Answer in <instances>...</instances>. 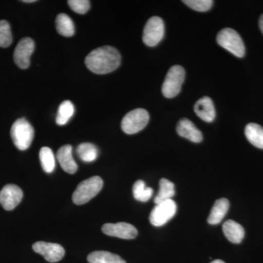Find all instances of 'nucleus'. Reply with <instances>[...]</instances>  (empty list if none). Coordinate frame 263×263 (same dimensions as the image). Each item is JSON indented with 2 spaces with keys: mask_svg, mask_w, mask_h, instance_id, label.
<instances>
[{
  "mask_svg": "<svg viewBox=\"0 0 263 263\" xmlns=\"http://www.w3.org/2000/svg\"><path fill=\"white\" fill-rule=\"evenodd\" d=\"M122 57L117 48L110 46L96 48L90 52L85 60V64L94 73H110L121 65Z\"/></svg>",
  "mask_w": 263,
  "mask_h": 263,
  "instance_id": "nucleus-1",
  "label": "nucleus"
},
{
  "mask_svg": "<svg viewBox=\"0 0 263 263\" xmlns=\"http://www.w3.org/2000/svg\"><path fill=\"white\" fill-rule=\"evenodd\" d=\"M10 136L17 148L21 151L27 150L34 139V128L27 119L21 118L13 123L10 129Z\"/></svg>",
  "mask_w": 263,
  "mask_h": 263,
  "instance_id": "nucleus-2",
  "label": "nucleus"
},
{
  "mask_svg": "<svg viewBox=\"0 0 263 263\" xmlns=\"http://www.w3.org/2000/svg\"><path fill=\"white\" fill-rule=\"evenodd\" d=\"M103 186V181L99 176L84 180L78 185L72 195V201L76 205H84L96 196Z\"/></svg>",
  "mask_w": 263,
  "mask_h": 263,
  "instance_id": "nucleus-3",
  "label": "nucleus"
},
{
  "mask_svg": "<svg viewBox=\"0 0 263 263\" xmlns=\"http://www.w3.org/2000/svg\"><path fill=\"white\" fill-rule=\"evenodd\" d=\"M218 44L232 54L241 58L245 55L246 48L243 40L234 29H223L216 37Z\"/></svg>",
  "mask_w": 263,
  "mask_h": 263,
  "instance_id": "nucleus-4",
  "label": "nucleus"
},
{
  "mask_svg": "<svg viewBox=\"0 0 263 263\" xmlns=\"http://www.w3.org/2000/svg\"><path fill=\"white\" fill-rule=\"evenodd\" d=\"M184 79L185 70L183 67L180 65L171 67L162 84V92L164 97L173 98L177 96L181 91Z\"/></svg>",
  "mask_w": 263,
  "mask_h": 263,
  "instance_id": "nucleus-5",
  "label": "nucleus"
},
{
  "mask_svg": "<svg viewBox=\"0 0 263 263\" xmlns=\"http://www.w3.org/2000/svg\"><path fill=\"white\" fill-rule=\"evenodd\" d=\"M149 121V114L145 109L137 108L126 114L122 121V129L128 135L138 133L144 129Z\"/></svg>",
  "mask_w": 263,
  "mask_h": 263,
  "instance_id": "nucleus-6",
  "label": "nucleus"
},
{
  "mask_svg": "<svg viewBox=\"0 0 263 263\" xmlns=\"http://www.w3.org/2000/svg\"><path fill=\"white\" fill-rule=\"evenodd\" d=\"M177 205L174 200H167L157 204L151 212L149 221L152 226H163L176 215Z\"/></svg>",
  "mask_w": 263,
  "mask_h": 263,
  "instance_id": "nucleus-7",
  "label": "nucleus"
},
{
  "mask_svg": "<svg viewBox=\"0 0 263 263\" xmlns=\"http://www.w3.org/2000/svg\"><path fill=\"white\" fill-rule=\"evenodd\" d=\"M164 34L163 20L158 16L148 19L143 29V41L147 46L154 47L162 41Z\"/></svg>",
  "mask_w": 263,
  "mask_h": 263,
  "instance_id": "nucleus-8",
  "label": "nucleus"
},
{
  "mask_svg": "<svg viewBox=\"0 0 263 263\" xmlns=\"http://www.w3.org/2000/svg\"><path fill=\"white\" fill-rule=\"evenodd\" d=\"M34 51V43L30 37L21 40L15 48L13 59L15 65L21 69H27L30 65V58Z\"/></svg>",
  "mask_w": 263,
  "mask_h": 263,
  "instance_id": "nucleus-9",
  "label": "nucleus"
},
{
  "mask_svg": "<svg viewBox=\"0 0 263 263\" xmlns=\"http://www.w3.org/2000/svg\"><path fill=\"white\" fill-rule=\"evenodd\" d=\"M32 249L34 252L42 255L49 262H59L65 254V249L58 243L38 241L32 245Z\"/></svg>",
  "mask_w": 263,
  "mask_h": 263,
  "instance_id": "nucleus-10",
  "label": "nucleus"
},
{
  "mask_svg": "<svg viewBox=\"0 0 263 263\" xmlns=\"http://www.w3.org/2000/svg\"><path fill=\"white\" fill-rule=\"evenodd\" d=\"M102 231L104 234L122 239H134L138 235V230L136 228L129 223L126 222L105 224L102 228Z\"/></svg>",
  "mask_w": 263,
  "mask_h": 263,
  "instance_id": "nucleus-11",
  "label": "nucleus"
},
{
  "mask_svg": "<svg viewBox=\"0 0 263 263\" xmlns=\"http://www.w3.org/2000/svg\"><path fill=\"white\" fill-rule=\"evenodd\" d=\"M23 198V192L15 184L5 185L0 191V204L6 211L13 210Z\"/></svg>",
  "mask_w": 263,
  "mask_h": 263,
  "instance_id": "nucleus-12",
  "label": "nucleus"
},
{
  "mask_svg": "<svg viewBox=\"0 0 263 263\" xmlns=\"http://www.w3.org/2000/svg\"><path fill=\"white\" fill-rule=\"evenodd\" d=\"M176 131L179 136L186 138L193 143H198L202 141L201 132L187 119H182L179 121L176 127Z\"/></svg>",
  "mask_w": 263,
  "mask_h": 263,
  "instance_id": "nucleus-13",
  "label": "nucleus"
},
{
  "mask_svg": "<svg viewBox=\"0 0 263 263\" xmlns=\"http://www.w3.org/2000/svg\"><path fill=\"white\" fill-rule=\"evenodd\" d=\"M195 114L205 122H212L216 117V110L212 99L203 97L195 103Z\"/></svg>",
  "mask_w": 263,
  "mask_h": 263,
  "instance_id": "nucleus-14",
  "label": "nucleus"
},
{
  "mask_svg": "<svg viewBox=\"0 0 263 263\" xmlns=\"http://www.w3.org/2000/svg\"><path fill=\"white\" fill-rule=\"evenodd\" d=\"M59 163L62 168L67 174H75L78 170V165L72 157V148L70 145H65L59 149L57 155Z\"/></svg>",
  "mask_w": 263,
  "mask_h": 263,
  "instance_id": "nucleus-15",
  "label": "nucleus"
},
{
  "mask_svg": "<svg viewBox=\"0 0 263 263\" xmlns=\"http://www.w3.org/2000/svg\"><path fill=\"white\" fill-rule=\"evenodd\" d=\"M222 230L227 239L232 243H240L245 238V231L243 227L231 219L223 224Z\"/></svg>",
  "mask_w": 263,
  "mask_h": 263,
  "instance_id": "nucleus-16",
  "label": "nucleus"
},
{
  "mask_svg": "<svg viewBox=\"0 0 263 263\" xmlns=\"http://www.w3.org/2000/svg\"><path fill=\"white\" fill-rule=\"evenodd\" d=\"M229 207L230 202L228 199L221 198L216 200L208 218V222L212 226L219 224L229 210Z\"/></svg>",
  "mask_w": 263,
  "mask_h": 263,
  "instance_id": "nucleus-17",
  "label": "nucleus"
},
{
  "mask_svg": "<svg viewBox=\"0 0 263 263\" xmlns=\"http://www.w3.org/2000/svg\"><path fill=\"white\" fill-rule=\"evenodd\" d=\"M245 136L253 146L263 149V127L255 123L247 124L245 128Z\"/></svg>",
  "mask_w": 263,
  "mask_h": 263,
  "instance_id": "nucleus-18",
  "label": "nucleus"
},
{
  "mask_svg": "<svg viewBox=\"0 0 263 263\" xmlns=\"http://www.w3.org/2000/svg\"><path fill=\"white\" fill-rule=\"evenodd\" d=\"M87 261L89 263H126L117 254L110 253L106 251L91 252L88 255Z\"/></svg>",
  "mask_w": 263,
  "mask_h": 263,
  "instance_id": "nucleus-19",
  "label": "nucleus"
},
{
  "mask_svg": "<svg viewBox=\"0 0 263 263\" xmlns=\"http://www.w3.org/2000/svg\"><path fill=\"white\" fill-rule=\"evenodd\" d=\"M56 27L59 34L64 37H72L75 34V25H74L73 22L65 13H60L57 15Z\"/></svg>",
  "mask_w": 263,
  "mask_h": 263,
  "instance_id": "nucleus-20",
  "label": "nucleus"
},
{
  "mask_svg": "<svg viewBox=\"0 0 263 263\" xmlns=\"http://www.w3.org/2000/svg\"><path fill=\"white\" fill-rule=\"evenodd\" d=\"M75 113V107L69 100H65L60 104L56 118L58 125L64 126L67 124Z\"/></svg>",
  "mask_w": 263,
  "mask_h": 263,
  "instance_id": "nucleus-21",
  "label": "nucleus"
},
{
  "mask_svg": "<svg viewBox=\"0 0 263 263\" xmlns=\"http://www.w3.org/2000/svg\"><path fill=\"white\" fill-rule=\"evenodd\" d=\"M175 186L174 183L166 179H162L160 181V191L158 195L155 197V202L156 205L167 200H171L174 196Z\"/></svg>",
  "mask_w": 263,
  "mask_h": 263,
  "instance_id": "nucleus-22",
  "label": "nucleus"
},
{
  "mask_svg": "<svg viewBox=\"0 0 263 263\" xmlns=\"http://www.w3.org/2000/svg\"><path fill=\"white\" fill-rule=\"evenodd\" d=\"M79 158L84 162H94L98 157V149L94 144L89 143H81L76 149Z\"/></svg>",
  "mask_w": 263,
  "mask_h": 263,
  "instance_id": "nucleus-23",
  "label": "nucleus"
},
{
  "mask_svg": "<svg viewBox=\"0 0 263 263\" xmlns=\"http://www.w3.org/2000/svg\"><path fill=\"white\" fill-rule=\"evenodd\" d=\"M133 193L136 200L145 202L150 200L154 191L153 189L146 186L144 181L138 180L133 185Z\"/></svg>",
  "mask_w": 263,
  "mask_h": 263,
  "instance_id": "nucleus-24",
  "label": "nucleus"
},
{
  "mask_svg": "<svg viewBox=\"0 0 263 263\" xmlns=\"http://www.w3.org/2000/svg\"><path fill=\"white\" fill-rule=\"evenodd\" d=\"M39 157L43 171L47 174L53 172L55 168V158L53 151L48 147H43L40 151Z\"/></svg>",
  "mask_w": 263,
  "mask_h": 263,
  "instance_id": "nucleus-25",
  "label": "nucleus"
},
{
  "mask_svg": "<svg viewBox=\"0 0 263 263\" xmlns=\"http://www.w3.org/2000/svg\"><path fill=\"white\" fill-rule=\"evenodd\" d=\"M13 42L10 26L7 21H0V47H9Z\"/></svg>",
  "mask_w": 263,
  "mask_h": 263,
  "instance_id": "nucleus-26",
  "label": "nucleus"
},
{
  "mask_svg": "<svg viewBox=\"0 0 263 263\" xmlns=\"http://www.w3.org/2000/svg\"><path fill=\"white\" fill-rule=\"evenodd\" d=\"M183 3L196 11L205 12L212 8L214 1L212 0H184Z\"/></svg>",
  "mask_w": 263,
  "mask_h": 263,
  "instance_id": "nucleus-27",
  "label": "nucleus"
},
{
  "mask_svg": "<svg viewBox=\"0 0 263 263\" xmlns=\"http://www.w3.org/2000/svg\"><path fill=\"white\" fill-rule=\"evenodd\" d=\"M67 3L71 9L79 14H85L90 8L89 0H70Z\"/></svg>",
  "mask_w": 263,
  "mask_h": 263,
  "instance_id": "nucleus-28",
  "label": "nucleus"
},
{
  "mask_svg": "<svg viewBox=\"0 0 263 263\" xmlns=\"http://www.w3.org/2000/svg\"><path fill=\"white\" fill-rule=\"evenodd\" d=\"M259 29H260L261 32L263 34V14L261 15L259 21Z\"/></svg>",
  "mask_w": 263,
  "mask_h": 263,
  "instance_id": "nucleus-29",
  "label": "nucleus"
},
{
  "mask_svg": "<svg viewBox=\"0 0 263 263\" xmlns=\"http://www.w3.org/2000/svg\"><path fill=\"white\" fill-rule=\"evenodd\" d=\"M211 263H226L224 261L221 260V259H216V260L212 261Z\"/></svg>",
  "mask_w": 263,
  "mask_h": 263,
  "instance_id": "nucleus-30",
  "label": "nucleus"
},
{
  "mask_svg": "<svg viewBox=\"0 0 263 263\" xmlns=\"http://www.w3.org/2000/svg\"><path fill=\"white\" fill-rule=\"evenodd\" d=\"M23 3H35L36 0H23Z\"/></svg>",
  "mask_w": 263,
  "mask_h": 263,
  "instance_id": "nucleus-31",
  "label": "nucleus"
}]
</instances>
